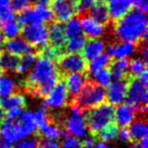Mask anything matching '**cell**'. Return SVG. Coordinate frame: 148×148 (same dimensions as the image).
<instances>
[{"mask_svg": "<svg viewBox=\"0 0 148 148\" xmlns=\"http://www.w3.org/2000/svg\"><path fill=\"white\" fill-rule=\"evenodd\" d=\"M37 59L22 84L24 90L32 96L45 97L61 80L62 76L53 60L42 57Z\"/></svg>", "mask_w": 148, "mask_h": 148, "instance_id": "1", "label": "cell"}, {"mask_svg": "<svg viewBox=\"0 0 148 148\" xmlns=\"http://www.w3.org/2000/svg\"><path fill=\"white\" fill-rule=\"evenodd\" d=\"M113 33L118 41H126L138 45L147 39L146 13L133 9L116 20L113 26Z\"/></svg>", "mask_w": 148, "mask_h": 148, "instance_id": "2", "label": "cell"}, {"mask_svg": "<svg viewBox=\"0 0 148 148\" xmlns=\"http://www.w3.org/2000/svg\"><path fill=\"white\" fill-rule=\"evenodd\" d=\"M106 90L103 87L94 84L91 81L85 84L82 90L77 94V96L71 101L81 111L89 110L101 105L106 101Z\"/></svg>", "mask_w": 148, "mask_h": 148, "instance_id": "3", "label": "cell"}, {"mask_svg": "<svg viewBox=\"0 0 148 148\" xmlns=\"http://www.w3.org/2000/svg\"><path fill=\"white\" fill-rule=\"evenodd\" d=\"M114 107L109 103H103L97 107L86 110L84 121L92 136H97L104 127L111 124L114 120Z\"/></svg>", "mask_w": 148, "mask_h": 148, "instance_id": "4", "label": "cell"}, {"mask_svg": "<svg viewBox=\"0 0 148 148\" xmlns=\"http://www.w3.org/2000/svg\"><path fill=\"white\" fill-rule=\"evenodd\" d=\"M127 103L135 106L137 114L145 115L147 111V86L143 85L137 78H129L127 84Z\"/></svg>", "mask_w": 148, "mask_h": 148, "instance_id": "5", "label": "cell"}, {"mask_svg": "<svg viewBox=\"0 0 148 148\" xmlns=\"http://www.w3.org/2000/svg\"><path fill=\"white\" fill-rule=\"evenodd\" d=\"M63 125L65 131L75 138H84L87 134V127L83 118V111L71 104L69 114L64 118Z\"/></svg>", "mask_w": 148, "mask_h": 148, "instance_id": "6", "label": "cell"}, {"mask_svg": "<svg viewBox=\"0 0 148 148\" xmlns=\"http://www.w3.org/2000/svg\"><path fill=\"white\" fill-rule=\"evenodd\" d=\"M53 19V14L49 7L36 6L28 7L18 12L17 22L19 25H30V24H39L50 22Z\"/></svg>", "mask_w": 148, "mask_h": 148, "instance_id": "7", "label": "cell"}, {"mask_svg": "<svg viewBox=\"0 0 148 148\" xmlns=\"http://www.w3.org/2000/svg\"><path fill=\"white\" fill-rule=\"evenodd\" d=\"M20 33L22 35V38L35 49H37V53L48 45L47 25L45 23L30 24L24 26V28L20 29Z\"/></svg>", "mask_w": 148, "mask_h": 148, "instance_id": "8", "label": "cell"}, {"mask_svg": "<svg viewBox=\"0 0 148 148\" xmlns=\"http://www.w3.org/2000/svg\"><path fill=\"white\" fill-rule=\"evenodd\" d=\"M57 68L61 76L71 73H82L87 69L86 60L79 53H67L62 55L57 60Z\"/></svg>", "mask_w": 148, "mask_h": 148, "instance_id": "9", "label": "cell"}, {"mask_svg": "<svg viewBox=\"0 0 148 148\" xmlns=\"http://www.w3.org/2000/svg\"><path fill=\"white\" fill-rule=\"evenodd\" d=\"M44 106L50 109H61L68 104V92L61 80L45 96Z\"/></svg>", "mask_w": 148, "mask_h": 148, "instance_id": "10", "label": "cell"}, {"mask_svg": "<svg viewBox=\"0 0 148 148\" xmlns=\"http://www.w3.org/2000/svg\"><path fill=\"white\" fill-rule=\"evenodd\" d=\"M51 11L55 21L66 22L77 13L75 0H52Z\"/></svg>", "mask_w": 148, "mask_h": 148, "instance_id": "11", "label": "cell"}, {"mask_svg": "<svg viewBox=\"0 0 148 148\" xmlns=\"http://www.w3.org/2000/svg\"><path fill=\"white\" fill-rule=\"evenodd\" d=\"M17 130L18 139L28 138L31 137L37 130V121L35 117V113L32 111H22L16 120H14Z\"/></svg>", "mask_w": 148, "mask_h": 148, "instance_id": "12", "label": "cell"}, {"mask_svg": "<svg viewBox=\"0 0 148 148\" xmlns=\"http://www.w3.org/2000/svg\"><path fill=\"white\" fill-rule=\"evenodd\" d=\"M48 32V45L54 49L65 51L66 36L64 32V24L58 21H50L47 26Z\"/></svg>", "mask_w": 148, "mask_h": 148, "instance_id": "13", "label": "cell"}, {"mask_svg": "<svg viewBox=\"0 0 148 148\" xmlns=\"http://www.w3.org/2000/svg\"><path fill=\"white\" fill-rule=\"evenodd\" d=\"M64 85L68 92V95L72 98V100L77 96V94L82 90L87 82L89 81L88 75L85 72L82 73H71V74L64 75L63 77Z\"/></svg>", "mask_w": 148, "mask_h": 148, "instance_id": "14", "label": "cell"}, {"mask_svg": "<svg viewBox=\"0 0 148 148\" xmlns=\"http://www.w3.org/2000/svg\"><path fill=\"white\" fill-rule=\"evenodd\" d=\"M127 84L128 80L114 81L108 86V91L106 92V99H108L109 104L112 106L121 105L124 103L127 96Z\"/></svg>", "mask_w": 148, "mask_h": 148, "instance_id": "15", "label": "cell"}, {"mask_svg": "<svg viewBox=\"0 0 148 148\" xmlns=\"http://www.w3.org/2000/svg\"><path fill=\"white\" fill-rule=\"evenodd\" d=\"M137 45L126 41L114 40L107 47V55L116 60H123L130 57L136 51Z\"/></svg>", "mask_w": 148, "mask_h": 148, "instance_id": "16", "label": "cell"}, {"mask_svg": "<svg viewBox=\"0 0 148 148\" xmlns=\"http://www.w3.org/2000/svg\"><path fill=\"white\" fill-rule=\"evenodd\" d=\"M137 115L136 107L129 103L121 104L114 112L115 124L121 128L130 125Z\"/></svg>", "mask_w": 148, "mask_h": 148, "instance_id": "17", "label": "cell"}, {"mask_svg": "<svg viewBox=\"0 0 148 148\" xmlns=\"http://www.w3.org/2000/svg\"><path fill=\"white\" fill-rule=\"evenodd\" d=\"M80 24L81 30L83 31L85 37H88L90 39H97L106 34L105 25L94 21L90 17H83L80 20Z\"/></svg>", "mask_w": 148, "mask_h": 148, "instance_id": "18", "label": "cell"}, {"mask_svg": "<svg viewBox=\"0 0 148 148\" xmlns=\"http://www.w3.org/2000/svg\"><path fill=\"white\" fill-rule=\"evenodd\" d=\"M5 51L7 53L14 55L16 57L24 56L26 53H35V49L31 45H28L24 38L22 37H14V38L8 39L5 43Z\"/></svg>", "mask_w": 148, "mask_h": 148, "instance_id": "19", "label": "cell"}, {"mask_svg": "<svg viewBox=\"0 0 148 148\" xmlns=\"http://www.w3.org/2000/svg\"><path fill=\"white\" fill-rule=\"evenodd\" d=\"M107 7L110 19L116 21L130 11L132 0H110Z\"/></svg>", "mask_w": 148, "mask_h": 148, "instance_id": "20", "label": "cell"}, {"mask_svg": "<svg viewBox=\"0 0 148 148\" xmlns=\"http://www.w3.org/2000/svg\"><path fill=\"white\" fill-rule=\"evenodd\" d=\"M106 49V41L103 39H89L82 49L81 57L85 60H91L97 56L101 55Z\"/></svg>", "mask_w": 148, "mask_h": 148, "instance_id": "21", "label": "cell"}, {"mask_svg": "<svg viewBox=\"0 0 148 148\" xmlns=\"http://www.w3.org/2000/svg\"><path fill=\"white\" fill-rule=\"evenodd\" d=\"M128 64L129 60L126 59L116 60L110 62V68L108 70L111 75V79L114 81L128 80L130 78L128 74Z\"/></svg>", "mask_w": 148, "mask_h": 148, "instance_id": "22", "label": "cell"}, {"mask_svg": "<svg viewBox=\"0 0 148 148\" xmlns=\"http://www.w3.org/2000/svg\"><path fill=\"white\" fill-rule=\"evenodd\" d=\"M86 15H89L88 17H90L91 19H93L94 21L99 22V23L103 24V25H107L110 22V16H109V11H108L107 4L104 2L99 1L87 12Z\"/></svg>", "mask_w": 148, "mask_h": 148, "instance_id": "23", "label": "cell"}, {"mask_svg": "<svg viewBox=\"0 0 148 148\" xmlns=\"http://www.w3.org/2000/svg\"><path fill=\"white\" fill-rule=\"evenodd\" d=\"M38 128L40 131V135L49 140H57L63 135V132H62L61 128L58 126V124L52 122V121L50 122V120Z\"/></svg>", "mask_w": 148, "mask_h": 148, "instance_id": "24", "label": "cell"}, {"mask_svg": "<svg viewBox=\"0 0 148 148\" xmlns=\"http://www.w3.org/2000/svg\"><path fill=\"white\" fill-rule=\"evenodd\" d=\"M147 125L144 119H137L133 121L128 128L129 135H130V140L139 141L142 137L147 135Z\"/></svg>", "mask_w": 148, "mask_h": 148, "instance_id": "25", "label": "cell"}, {"mask_svg": "<svg viewBox=\"0 0 148 148\" xmlns=\"http://www.w3.org/2000/svg\"><path fill=\"white\" fill-rule=\"evenodd\" d=\"M26 105V98L22 94H11L6 97H2L0 99V107L5 111V110L11 109V108L19 107L24 108Z\"/></svg>", "mask_w": 148, "mask_h": 148, "instance_id": "26", "label": "cell"}, {"mask_svg": "<svg viewBox=\"0 0 148 148\" xmlns=\"http://www.w3.org/2000/svg\"><path fill=\"white\" fill-rule=\"evenodd\" d=\"M19 62V57L7 53V51H0V69L3 72L15 71Z\"/></svg>", "mask_w": 148, "mask_h": 148, "instance_id": "27", "label": "cell"}, {"mask_svg": "<svg viewBox=\"0 0 148 148\" xmlns=\"http://www.w3.org/2000/svg\"><path fill=\"white\" fill-rule=\"evenodd\" d=\"M15 20V14L10 5V0H0V27Z\"/></svg>", "mask_w": 148, "mask_h": 148, "instance_id": "28", "label": "cell"}, {"mask_svg": "<svg viewBox=\"0 0 148 148\" xmlns=\"http://www.w3.org/2000/svg\"><path fill=\"white\" fill-rule=\"evenodd\" d=\"M111 62V58L107 55V53H101V55L97 56V58H94L93 60H89V62L87 64V69L88 72L90 74H94L97 71L103 70L105 68H108V66Z\"/></svg>", "mask_w": 148, "mask_h": 148, "instance_id": "29", "label": "cell"}, {"mask_svg": "<svg viewBox=\"0 0 148 148\" xmlns=\"http://www.w3.org/2000/svg\"><path fill=\"white\" fill-rule=\"evenodd\" d=\"M64 32H65L66 39L72 38V37L81 35V24L80 18L79 17H72L68 21H66V24L64 25Z\"/></svg>", "mask_w": 148, "mask_h": 148, "instance_id": "30", "label": "cell"}, {"mask_svg": "<svg viewBox=\"0 0 148 148\" xmlns=\"http://www.w3.org/2000/svg\"><path fill=\"white\" fill-rule=\"evenodd\" d=\"M37 58V53H30L22 56V59H19V62H18L15 72L18 74H24V73L28 72L36 62Z\"/></svg>", "mask_w": 148, "mask_h": 148, "instance_id": "31", "label": "cell"}, {"mask_svg": "<svg viewBox=\"0 0 148 148\" xmlns=\"http://www.w3.org/2000/svg\"><path fill=\"white\" fill-rule=\"evenodd\" d=\"M85 42H86V37L82 34L69 38L68 40H66L65 51H67L69 53H77L82 51Z\"/></svg>", "mask_w": 148, "mask_h": 148, "instance_id": "32", "label": "cell"}, {"mask_svg": "<svg viewBox=\"0 0 148 148\" xmlns=\"http://www.w3.org/2000/svg\"><path fill=\"white\" fill-rule=\"evenodd\" d=\"M146 66L141 59H133L129 60L128 64V74L131 78H138L144 71H146Z\"/></svg>", "mask_w": 148, "mask_h": 148, "instance_id": "33", "label": "cell"}, {"mask_svg": "<svg viewBox=\"0 0 148 148\" xmlns=\"http://www.w3.org/2000/svg\"><path fill=\"white\" fill-rule=\"evenodd\" d=\"M111 75L107 68L97 71L94 74H91V82L103 87V88L109 86L111 84Z\"/></svg>", "mask_w": 148, "mask_h": 148, "instance_id": "34", "label": "cell"}, {"mask_svg": "<svg viewBox=\"0 0 148 148\" xmlns=\"http://www.w3.org/2000/svg\"><path fill=\"white\" fill-rule=\"evenodd\" d=\"M117 133H118V126H117L115 123L112 122L111 124L104 127V128L97 133V136H99V138L101 139V141H103V142H109V141H112L116 138Z\"/></svg>", "mask_w": 148, "mask_h": 148, "instance_id": "35", "label": "cell"}, {"mask_svg": "<svg viewBox=\"0 0 148 148\" xmlns=\"http://www.w3.org/2000/svg\"><path fill=\"white\" fill-rule=\"evenodd\" d=\"M14 91H15V84L13 80L9 77H0V96L6 97L13 94Z\"/></svg>", "mask_w": 148, "mask_h": 148, "instance_id": "36", "label": "cell"}, {"mask_svg": "<svg viewBox=\"0 0 148 148\" xmlns=\"http://www.w3.org/2000/svg\"><path fill=\"white\" fill-rule=\"evenodd\" d=\"M0 28L2 29L1 32H3L4 37H6L8 39L14 38L20 33V26L18 24V22H16L15 20L4 24Z\"/></svg>", "mask_w": 148, "mask_h": 148, "instance_id": "37", "label": "cell"}, {"mask_svg": "<svg viewBox=\"0 0 148 148\" xmlns=\"http://www.w3.org/2000/svg\"><path fill=\"white\" fill-rule=\"evenodd\" d=\"M99 2V0H75V5H76V12L78 16L86 15L87 12Z\"/></svg>", "mask_w": 148, "mask_h": 148, "instance_id": "38", "label": "cell"}, {"mask_svg": "<svg viewBox=\"0 0 148 148\" xmlns=\"http://www.w3.org/2000/svg\"><path fill=\"white\" fill-rule=\"evenodd\" d=\"M39 138L37 137H28V138L18 140L12 148H38Z\"/></svg>", "mask_w": 148, "mask_h": 148, "instance_id": "39", "label": "cell"}, {"mask_svg": "<svg viewBox=\"0 0 148 148\" xmlns=\"http://www.w3.org/2000/svg\"><path fill=\"white\" fill-rule=\"evenodd\" d=\"M60 148H83V146L78 138L68 136L63 139V141L60 144Z\"/></svg>", "mask_w": 148, "mask_h": 148, "instance_id": "40", "label": "cell"}, {"mask_svg": "<svg viewBox=\"0 0 148 148\" xmlns=\"http://www.w3.org/2000/svg\"><path fill=\"white\" fill-rule=\"evenodd\" d=\"M33 0H10V5L14 12H20L22 10L30 7Z\"/></svg>", "mask_w": 148, "mask_h": 148, "instance_id": "41", "label": "cell"}, {"mask_svg": "<svg viewBox=\"0 0 148 148\" xmlns=\"http://www.w3.org/2000/svg\"><path fill=\"white\" fill-rule=\"evenodd\" d=\"M22 112V108H19V107L11 108V109L6 110L5 114H4V117H6V120L14 121L19 117Z\"/></svg>", "mask_w": 148, "mask_h": 148, "instance_id": "42", "label": "cell"}, {"mask_svg": "<svg viewBox=\"0 0 148 148\" xmlns=\"http://www.w3.org/2000/svg\"><path fill=\"white\" fill-rule=\"evenodd\" d=\"M38 148H60V144L56 140H49V139L43 138L39 140Z\"/></svg>", "mask_w": 148, "mask_h": 148, "instance_id": "43", "label": "cell"}, {"mask_svg": "<svg viewBox=\"0 0 148 148\" xmlns=\"http://www.w3.org/2000/svg\"><path fill=\"white\" fill-rule=\"evenodd\" d=\"M132 6H134V9L140 10L145 13L148 9L147 0H132Z\"/></svg>", "mask_w": 148, "mask_h": 148, "instance_id": "44", "label": "cell"}, {"mask_svg": "<svg viewBox=\"0 0 148 148\" xmlns=\"http://www.w3.org/2000/svg\"><path fill=\"white\" fill-rule=\"evenodd\" d=\"M120 141L122 142H127V141L130 140V135H129V131L128 128L126 127H123L120 130H118V133H117V137Z\"/></svg>", "mask_w": 148, "mask_h": 148, "instance_id": "45", "label": "cell"}, {"mask_svg": "<svg viewBox=\"0 0 148 148\" xmlns=\"http://www.w3.org/2000/svg\"><path fill=\"white\" fill-rule=\"evenodd\" d=\"M94 136H89V137H84V139H83V142L82 143V146L83 148H91L94 145L95 141H94V138H93Z\"/></svg>", "mask_w": 148, "mask_h": 148, "instance_id": "46", "label": "cell"}, {"mask_svg": "<svg viewBox=\"0 0 148 148\" xmlns=\"http://www.w3.org/2000/svg\"><path fill=\"white\" fill-rule=\"evenodd\" d=\"M36 6H43V7H50L52 0H33Z\"/></svg>", "mask_w": 148, "mask_h": 148, "instance_id": "47", "label": "cell"}, {"mask_svg": "<svg viewBox=\"0 0 148 148\" xmlns=\"http://www.w3.org/2000/svg\"><path fill=\"white\" fill-rule=\"evenodd\" d=\"M137 79H138V80L140 81L143 85L147 86V84H148V73H147V70L144 71V72H143Z\"/></svg>", "mask_w": 148, "mask_h": 148, "instance_id": "48", "label": "cell"}, {"mask_svg": "<svg viewBox=\"0 0 148 148\" xmlns=\"http://www.w3.org/2000/svg\"><path fill=\"white\" fill-rule=\"evenodd\" d=\"M139 141H140V145H139L140 148H148V137H147V135L144 137H142Z\"/></svg>", "mask_w": 148, "mask_h": 148, "instance_id": "49", "label": "cell"}, {"mask_svg": "<svg viewBox=\"0 0 148 148\" xmlns=\"http://www.w3.org/2000/svg\"><path fill=\"white\" fill-rule=\"evenodd\" d=\"M91 148H111L108 145L107 142H103V141H99V142L97 143H94V145H93Z\"/></svg>", "mask_w": 148, "mask_h": 148, "instance_id": "50", "label": "cell"}, {"mask_svg": "<svg viewBox=\"0 0 148 148\" xmlns=\"http://www.w3.org/2000/svg\"><path fill=\"white\" fill-rule=\"evenodd\" d=\"M5 37H4V35H3V33L0 31V51H2V49H3V47H4V43H5Z\"/></svg>", "mask_w": 148, "mask_h": 148, "instance_id": "51", "label": "cell"}, {"mask_svg": "<svg viewBox=\"0 0 148 148\" xmlns=\"http://www.w3.org/2000/svg\"><path fill=\"white\" fill-rule=\"evenodd\" d=\"M4 114H5L4 110L0 107V124H1V123L3 122V120H4Z\"/></svg>", "mask_w": 148, "mask_h": 148, "instance_id": "52", "label": "cell"}, {"mask_svg": "<svg viewBox=\"0 0 148 148\" xmlns=\"http://www.w3.org/2000/svg\"><path fill=\"white\" fill-rule=\"evenodd\" d=\"M127 148H140V146L139 145H137V144H131L129 147H127Z\"/></svg>", "mask_w": 148, "mask_h": 148, "instance_id": "53", "label": "cell"}, {"mask_svg": "<svg viewBox=\"0 0 148 148\" xmlns=\"http://www.w3.org/2000/svg\"><path fill=\"white\" fill-rule=\"evenodd\" d=\"M3 74H4V72L1 70V69H0V77H2V76H3Z\"/></svg>", "mask_w": 148, "mask_h": 148, "instance_id": "54", "label": "cell"}, {"mask_svg": "<svg viewBox=\"0 0 148 148\" xmlns=\"http://www.w3.org/2000/svg\"><path fill=\"white\" fill-rule=\"evenodd\" d=\"M99 1L104 2V3H108V2H109V1H110V0H99Z\"/></svg>", "mask_w": 148, "mask_h": 148, "instance_id": "55", "label": "cell"}, {"mask_svg": "<svg viewBox=\"0 0 148 148\" xmlns=\"http://www.w3.org/2000/svg\"><path fill=\"white\" fill-rule=\"evenodd\" d=\"M0 148H4V147H3V146H2V145H1V144H0Z\"/></svg>", "mask_w": 148, "mask_h": 148, "instance_id": "56", "label": "cell"}]
</instances>
